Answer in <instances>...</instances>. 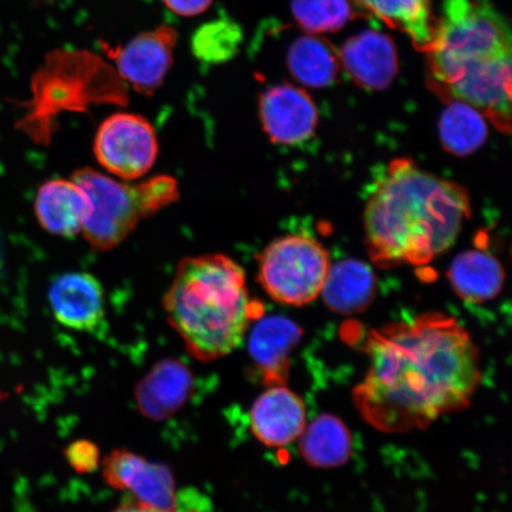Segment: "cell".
<instances>
[{
  "label": "cell",
  "mask_w": 512,
  "mask_h": 512,
  "mask_svg": "<svg viewBox=\"0 0 512 512\" xmlns=\"http://www.w3.org/2000/svg\"><path fill=\"white\" fill-rule=\"evenodd\" d=\"M364 351L369 367L352 396L362 418L384 433L419 430L462 411L482 377L469 332L443 313L370 331Z\"/></svg>",
  "instance_id": "1"
},
{
  "label": "cell",
  "mask_w": 512,
  "mask_h": 512,
  "mask_svg": "<svg viewBox=\"0 0 512 512\" xmlns=\"http://www.w3.org/2000/svg\"><path fill=\"white\" fill-rule=\"evenodd\" d=\"M300 452L312 466H341L348 462L352 452L349 428L336 416H318L300 435Z\"/></svg>",
  "instance_id": "21"
},
{
  "label": "cell",
  "mask_w": 512,
  "mask_h": 512,
  "mask_svg": "<svg viewBox=\"0 0 512 512\" xmlns=\"http://www.w3.org/2000/svg\"><path fill=\"white\" fill-rule=\"evenodd\" d=\"M73 181L85 190L89 215L82 233L95 251H110L130 236L138 224L179 198L178 183L156 176L126 184L91 168L75 171Z\"/></svg>",
  "instance_id": "5"
},
{
  "label": "cell",
  "mask_w": 512,
  "mask_h": 512,
  "mask_svg": "<svg viewBox=\"0 0 512 512\" xmlns=\"http://www.w3.org/2000/svg\"><path fill=\"white\" fill-rule=\"evenodd\" d=\"M101 466L105 482L113 489L130 492L133 499L150 507L177 511L179 496L168 466L150 462L125 448L112 451Z\"/></svg>",
  "instance_id": "9"
},
{
  "label": "cell",
  "mask_w": 512,
  "mask_h": 512,
  "mask_svg": "<svg viewBox=\"0 0 512 512\" xmlns=\"http://www.w3.org/2000/svg\"><path fill=\"white\" fill-rule=\"evenodd\" d=\"M111 512H166L157 508L150 507V505L140 503L136 499L126 501L120 504L119 507L115 508Z\"/></svg>",
  "instance_id": "27"
},
{
  "label": "cell",
  "mask_w": 512,
  "mask_h": 512,
  "mask_svg": "<svg viewBox=\"0 0 512 512\" xmlns=\"http://www.w3.org/2000/svg\"><path fill=\"white\" fill-rule=\"evenodd\" d=\"M242 38V29L233 19H215L195 31L191 38L192 54L203 63H226L238 55Z\"/></svg>",
  "instance_id": "24"
},
{
  "label": "cell",
  "mask_w": 512,
  "mask_h": 512,
  "mask_svg": "<svg viewBox=\"0 0 512 512\" xmlns=\"http://www.w3.org/2000/svg\"><path fill=\"white\" fill-rule=\"evenodd\" d=\"M364 17H377L388 27L411 38L414 47L426 53L433 41L435 19L431 0H351Z\"/></svg>",
  "instance_id": "17"
},
{
  "label": "cell",
  "mask_w": 512,
  "mask_h": 512,
  "mask_svg": "<svg viewBox=\"0 0 512 512\" xmlns=\"http://www.w3.org/2000/svg\"><path fill=\"white\" fill-rule=\"evenodd\" d=\"M303 331L292 320L271 316L259 318L249 338V354L267 386H285L290 356Z\"/></svg>",
  "instance_id": "14"
},
{
  "label": "cell",
  "mask_w": 512,
  "mask_h": 512,
  "mask_svg": "<svg viewBox=\"0 0 512 512\" xmlns=\"http://www.w3.org/2000/svg\"><path fill=\"white\" fill-rule=\"evenodd\" d=\"M259 117L275 144L297 145L316 132L318 111L309 93L290 83L272 86L259 98Z\"/></svg>",
  "instance_id": "10"
},
{
  "label": "cell",
  "mask_w": 512,
  "mask_h": 512,
  "mask_svg": "<svg viewBox=\"0 0 512 512\" xmlns=\"http://www.w3.org/2000/svg\"><path fill=\"white\" fill-rule=\"evenodd\" d=\"M286 64L294 79L311 88L332 85L341 67L334 44L311 34L298 37L292 42L287 50Z\"/></svg>",
  "instance_id": "20"
},
{
  "label": "cell",
  "mask_w": 512,
  "mask_h": 512,
  "mask_svg": "<svg viewBox=\"0 0 512 512\" xmlns=\"http://www.w3.org/2000/svg\"><path fill=\"white\" fill-rule=\"evenodd\" d=\"M470 216V196L462 185L411 159H395L364 210L370 258L383 268L430 264L454 245Z\"/></svg>",
  "instance_id": "2"
},
{
  "label": "cell",
  "mask_w": 512,
  "mask_h": 512,
  "mask_svg": "<svg viewBox=\"0 0 512 512\" xmlns=\"http://www.w3.org/2000/svg\"><path fill=\"white\" fill-rule=\"evenodd\" d=\"M339 61L350 79L368 91H383L399 72V55L388 35L364 30L345 41Z\"/></svg>",
  "instance_id": "12"
},
{
  "label": "cell",
  "mask_w": 512,
  "mask_h": 512,
  "mask_svg": "<svg viewBox=\"0 0 512 512\" xmlns=\"http://www.w3.org/2000/svg\"><path fill=\"white\" fill-rule=\"evenodd\" d=\"M294 21L306 34L336 32L352 19L364 17L351 0H292Z\"/></svg>",
  "instance_id": "23"
},
{
  "label": "cell",
  "mask_w": 512,
  "mask_h": 512,
  "mask_svg": "<svg viewBox=\"0 0 512 512\" xmlns=\"http://www.w3.org/2000/svg\"><path fill=\"white\" fill-rule=\"evenodd\" d=\"M158 139L150 121L139 114L115 113L96 132L94 153L111 175L134 181L155 165Z\"/></svg>",
  "instance_id": "7"
},
{
  "label": "cell",
  "mask_w": 512,
  "mask_h": 512,
  "mask_svg": "<svg viewBox=\"0 0 512 512\" xmlns=\"http://www.w3.org/2000/svg\"><path fill=\"white\" fill-rule=\"evenodd\" d=\"M89 209L85 190L73 179H51L38 190L35 200L38 223L48 233L61 238L82 233Z\"/></svg>",
  "instance_id": "15"
},
{
  "label": "cell",
  "mask_w": 512,
  "mask_h": 512,
  "mask_svg": "<svg viewBox=\"0 0 512 512\" xmlns=\"http://www.w3.org/2000/svg\"><path fill=\"white\" fill-rule=\"evenodd\" d=\"M64 454L69 465L79 473H92L101 465L99 447L92 441H75L67 446Z\"/></svg>",
  "instance_id": "25"
},
{
  "label": "cell",
  "mask_w": 512,
  "mask_h": 512,
  "mask_svg": "<svg viewBox=\"0 0 512 512\" xmlns=\"http://www.w3.org/2000/svg\"><path fill=\"white\" fill-rule=\"evenodd\" d=\"M166 8L182 17H195L204 14L214 0H163Z\"/></svg>",
  "instance_id": "26"
},
{
  "label": "cell",
  "mask_w": 512,
  "mask_h": 512,
  "mask_svg": "<svg viewBox=\"0 0 512 512\" xmlns=\"http://www.w3.org/2000/svg\"><path fill=\"white\" fill-rule=\"evenodd\" d=\"M441 143L447 152L467 156L477 151L488 137L482 113L460 101H450L439 123Z\"/></svg>",
  "instance_id": "22"
},
{
  "label": "cell",
  "mask_w": 512,
  "mask_h": 512,
  "mask_svg": "<svg viewBox=\"0 0 512 512\" xmlns=\"http://www.w3.org/2000/svg\"><path fill=\"white\" fill-rule=\"evenodd\" d=\"M163 307L190 354L206 362L238 348L264 312V306L249 296L245 271L223 254L183 259L164 294Z\"/></svg>",
  "instance_id": "4"
},
{
  "label": "cell",
  "mask_w": 512,
  "mask_h": 512,
  "mask_svg": "<svg viewBox=\"0 0 512 512\" xmlns=\"http://www.w3.org/2000/svg\"><path fill=\"white\" fill-rule=\"evenodd\" d=\"M430 85L446 102L476 108L511 130V31L489 0H444L426 51Z\"/></svg>",
  "instance_id": "3"
},
{
  "label": "cell",
  "mask_w": 512,
  "mask_h": 512,
  "mask_svg": "<svg viewBox=\"0 0 512 512\" xmlns=\"http://www.w3.org/2000/svg\"><path fill=\"white\" fill-rule=\"evenodd\" d=\"M192 383L191 371L182 362H159L136 388L140 412L150 419L169 418L189 399Z\"/></svg>",
  "instance_id": "16"
},
{
  "label": "cell",
  "mask_w": 512,
  "mask_h": 512,
  "mask_svg": "<svg viewBox=\"0 0 512 512\" xmlns=\"http://www.w3.org/2000/svg\"><path fill=\"white\" fill-rule=\"evenodd\" d=\"M376 279L361 261L343 260L330 267L323 287V298L331 311L341 315L362 312L373 302Z\"/></svg>",
  "instance_id": "18"
},
{
  "label": "cell",
  "mask_w": 512,
  "mask_h": 512,
  "mask_svg": "<svg viewBox=\"0 0 512 512\" xmlns=\"http://www.w3.org/2000/svg\"><path fill=\"white\" fill-rule=\"evenodd\" d=\"M178 34L170 25L147 30L123 47L106 48L118 74L140 94L151 95L163 85L172 64Z\"/></svg>",
  "instance_id": "8"
},
{
  "label": "cell",
  "mask_w": 512,
  "mask_h": 512,
  "mask_svg": "<svg viewBox=\"0 0 512 512\" xmlns=\"http://www.w3.org/2000/svg\"><path fill=\"white\" fill-rule=\"evenodd\" d=\"M448 279L453 290L465 302L480 304L489 302L501 293L504 271L494 255L473 249L454 259Z\"/></svg>",
  "instance_id": "19"
},
{
  "label": "cell",
  "mask_w": 512,
  "mask_h": 512,
  "mask_svg": "<svg viewBox=\"0 0 512 512\" xmlns=\"http://www.w3.org/2000/svg\"><path fill=\"white\" fill-rule=\"evenodd\" d=\"M330 256L315 239L286 235L259 256L258 280L274 302L304 306L322 294Z\"/></svg>",
  "instance_id": "6"
},
{
  "label": "cell",
  "mask_w": 512,
  "mask_h": 512,
  "mask_svg": "<svg viewBox=\"0 0 512 512\" xmlns=\"http://www.w3.org/2000/svg\"><path fill=\"white\" fill-rule=\"evenodd\" d=\"M49 303L60 324L96 332L105 323V293L98 278L87 272L59 275L49 287Z\"/></svg>",
  "instance_id": "11"
},
{
  "label": "cell",
  "mask_w": 512,
  "mask_h": 512,
  "mask_svg": "<svg viewBox=\"0 0 512 512\" xmlns=\"http://www.w3.org/2000/svg\"><path fill=\"white\" fill-rule=\"evenodd\" d=\"M254 437L268 447H284L303 434L306 408L302 398L285 386H271L249 412Z\"/></svg>",
  "instance_id": "13"
},
{
  "label": "cell",
  "mask_w": 512,
  "mask_h": 512,
  "mask_svg": "<svg viewBox=\"0 0 512 512\" xmlns=\"http://www.w3.org/2000/svg\"><path fill=\"white\" fill-rule=\"evenodd\" d=\"M0 267H2V261H0Z\"/></svg>",
  "instance_id": "28"
}]
</instances>
